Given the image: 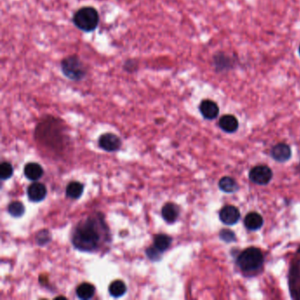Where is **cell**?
Wrapping results in <instances>:
<instances>
[{
	"mask_svg": "<svg viewBox=\"0 0 300 300\" xmlns=\"http://www.w3.org/2000/svg\"><path fill=\"white\" fill-rule=\"evenodd\" d=\"M108 237V228L103 217H89L77 225L72 242L79 251L94 252L101 248Z\"/></svg>",
	"mask_w": 300,
	"mask_h": 300,
	"instance_id": "obj_1",
	"label": "cell"
},
{
	"mask_svg": "<svg viewBox=\"0 0 300 300\" xmlns=\"http://www.w3.org/2000/svg\"><path fill=\"white\" fill-rule=\"evenodd\" d=\"M63 131V122L57 118L49 116L38 124L36 134V137L42 141V143L56 148L62 144L64 138Z\"/></svg>",
	"mask_w": 300,
	"mask_h": 300,
	"instance_id": "obj_2",
	"label": "cell"
},
{
	"mask_svg": "<svg viewBox=\"0 0 300 300\" xmlns=\"http://www.w3.org/2000/svg\"><path fill=\"white\" fill-rule=\"evenodd\" d=\"M72 20L78 29L88 33L97 28L100 22V15L94 7H81L74 13Z\"/></svg>",
	"mask_w": 300,
	"mask_h": 300,
	"instance_id": "obj_3",
	"label": "cell"
},
{
	"mask_svg": "<svg viewBox=\"0 0 300 300\" xmlns=\"http://www.w3.org/2000/svg\"><path fill=\"white\" fill-rule=\"evenodd\" d=\"M264 256L260 248L251 247L245 249L237 257L238 267L244 272H254L263 264Z\"/></svg>",
	"mask_w": 300,
	"mask_h": 300,
	"instance_id": "obj_4",
	"label": "cell"
},
{
	"mask_svg": "<svg viewBox=\"0 0 300 300\" xmlns=\"http://www.w3.org/2000/svg\"><path fill=\"white\" fill-rule=\"evenodd\" d=\"M61 70L63 74L66 76V78L73 81L82 80L87 73L85 64L76 55L67 56L66 58L63 59L61 62Z\"/></svg>",
	"mask_w": 300,
	"mask_h": 300,
	"instance_id": "obj_5",
	"label": "cell"
},
{
	"mask_svg": "<svg viewBox=\"0 0 300 300\" xmlns=\"http://www.w3.org/2000/svg\"><path fill=\"white\" fill-rule=\"evenodd\" d=\"M273 178V172L272 170L264 165H260L253 167L249 172V179L252 183L264 186L271 183Z\"/></svg>",
	"mask_w": 300,
	"mask_h": 300,
	"instance_id": "obj_6",
	"label": "cell"
},
{
	"mask_svg": "<svg viewBox=\"0 0 300 300\" xmlns=\"http://www.w3.org/2000/svg\"><path fill=\"white\" fill-rule=\"evenodd\" d=\"M237 64V57L230 56L225 52H219L213 56V66L216 72H227L234 68Z\"/></svg>",
	"mask_w": 300,
	"mask_h": 300,
	"instance_id": "obj_7",
	"label": "cell"
},
{
	"mask_svg": "<svg viewBox=\"0 0 300 300\" xmlns=\"http://www.w3.org/2000/svg\"><path fill=\"white\" fill-rule=\"evenodd\" d=\"M99 146L103 151L108 153H114L120 150L122 146L121 138L115 134H103L99 138Z\"/></svg>",
	"mask_w": 300,
	"mask_h": 300,
	"instance_id": "obj_8",
	"label": "cell"
},
{
	"mask_svg": "<svg viewBox=\"0 0 300 300\" xmlns=\"http://www.w3.org/2000/svg\"><path fill=\"white\" fill-rule=\"evenodd\" d=\"M241 219V212L237 207L226 205L219 212V219L226 225H236Z\"/></svg>",
	"mask_w": 300,
	"mask_h": 300,
	"instance_id": "obj_9",
	"label": "cell"
},
{
	"mask_svg": "<svg viewBox=\"0 0 300 300\" xmlns=\"http://www.w3.org/2000/svg\"><path fill=\"white\" fill-rule=\"evenodd\" d=\"M26 193H27V197L31 202H39L45 199L47 196V189L43 183L35 182L27 188Z\"/></svg>",
	"mask_w": 300,
	"mask_h": 300,
	"instance_id": "obj_10",
	"label": "cell"
},
{
	"mask_svg": "<svg viewBox=\"0 0 300 300\" xmlns=\"http://www.w3.org/2000/svg\"><path fill=\"white\" fill-rule=\"evenodd\" d=\"M271 155L276 161L284 163L291 158V149L287 144L279 143L272 147Z\"/></svg>",
	"mask_w": 300,
	"mask_h": 300,
	"instance_id": "obj_11",
	"label": "cell"
},
{
	"mask_svg": "<svg viewBox=\"0 0 300 300\" xmlns=\"http://www.w3.org/2000/svg\"><path fill=\"white\" fill-rule=\"evenodd\" d=\"M199 110L206 120H214L219 114V106L212 100H203L200 104Z\"/></svg>",
	"mask_w": 300,
	"mask_h": 300,
	"instance_id": "obj_12",
	"label": "cell"
},
{
	"mask_svg": "<svg viewBox=\"0 0 300 300\" xmlns=\"http://www.w3.org/2000/svg\"><path fill=\"white\" fill-rule=\"evenodd\" d=\"M161 215L166 222L173 224L179 219V207L173 202H167L162 207Z\"/></svg>",
	"mask_w": 300,
	"mask_h": 300,
	"instance_id": "obj_13",
	"label": "cell"
},
{
	"mask_svg": "<svg viewBox=\"0 0 300 300\" xmlns=\"http://www.w3.org/2000/svg\"><path fill=\"white\" fill-rule=\"evenodd\" d=\"M263 219L257 212H250L245 217V227L249 231H258L263 225Z\"/></svg>",
	"mask_w": 300,
	"mask_h": 300,
	"instance_id": "obj_14",
	"label": "cell"
},
{
	"mask_svg": "<svg viewBox=\"0 0 300 300\" xmlns=\"http://www.w3.org/2000/svg\"><path fill=\"white\" fill-rule=\"evenodd\" d=\"M219 127L227 133H234L238 130V121L232 114H225L219 120Z\"/></svg>",
	"mask_w": 300,
	"mask_h": 300,
	"instance_id": "obj_15",
	"label": "cell"
},
{
	"mask_svg": "<svg viewBox=\"0 0 300 300\" xmlns=\"http://www.w3.org/2000/svg\"><path fill=\"white\" fill-rule=\"evenodd\" d=\"M24 173L27 179L33 182H37L43 175V167L40 164L31 162L25 166Z\"/></svg>",
	"mask_w": 300,
	"mask_h": 300,
	"instance_id": "obj_16",
	"label": "cell"
},
{
	"mask_svg": "<svg viewBox=\"0 0 300 300\" xmlns=\"http://www.w3.org/2000/svg\"><path fill=\"white\" fill-rule=\"evenodd\" d=\"M76 294H77L78 298H80V299H91L92 297H94L95 296V287L93 284H89V283H83V284L78 285L77 290H76Z\"/></svg>",
	"mask_w": 300,
	"mask_h": 300,
	"instance_id": "obj_17",
	"label": "cell"
},
{
	"mask_svg": "<svg viewBox=\"0 0 300 300\" xmlns=\"http://www.w3.org/2000/svg\"><path fill=\"white\" fill-rule=\"evenodd\" d=\"M219 189L225 193H235L238 190V184L232 177L225 176L220 179Z\"/></svg>",
	"mask_w": 300,
	"mask_h": 300,
	"instance_id": "obj_18",
	"label": "cell"
},
{
	"mask_svg": "<svg viewBox=\"0 0 300 300\" xmlns=\"http://www.w3.org/2000/svg\"><path fill=\"white\" fill-rule=\"evenodd\" d=\"M172 242L173 238L170 237L169 235L161 233L154 236V245L158 249H160V251H167L172 244Z\"/></svg>",
	"mask_w": 300,
	"mask_h": 300,
	"instance_id": "obj_19",
	"label": "cell"
},
{
	"mask_svg": "<svg viewBox=\"0 0 300 300\" xmlns=\"http://www.w3.org/2000/svg\"><path fill=\"white\" fill-rule=\"evenodd\" d=\"M84 192V185L78 182H72L66 188V195L69 198L78 199Z\"/></svg>",
	"mask_w": 300,
	"mask_h": 300,
	"instance_id": "obj_20",
	"label": "cell"
},
{
	"mask_svg": "<svg viewBox=\"0 0 300 300\" xmlns=\"http://www.w3.org/2000/svg\"><path fill=\"white\" fill-rule=\"evenodd\" d=\"M109 293L114 297H121L126 293L127 287L124 281L115 280L112 282L108 287Z\"/></svg>",
	"mask_w": 300,
	"mask_h": 300,
	"instance_id": "obj_21",
	"label": "cell"
},
{
	"mask_svg": "<svg viewBox=\"0 0 300 300\" xmlns=\"http://www.w3.org/2000/svg\"><path fill=\"white\" fill-rule=\"evenodd\" d=\"M7 212L13 218H20L25 213V206L19 201L12 202L7 207Z\"/></svg>",
	"mask_w": 300,
	"mask_h": 300,
	"instance_id": "obj_22",
	"label": "cell"
},
{
	"mask_svg": "<svg viewBox=\"0 0 300 300\" xmlns=\"http://www.w3.org/2000/svg\"><path fill=\"white\" fill-rule=\"evenodd\" d=\"M163 253L164 252L160 251L154 245L153 247L147 248L145 251L147 257L152 261H160L162 259Z\"/></svg>",
	"mask_w": 300,
	"mask_h": 300,
	"instance_id": "obj_23",
	"label": "cell"
},
{
	"mask_svg": "<svg viewBox=\"0 0 300 300\" xmlns=\"http://www.w3.org/2000/svg\"><path fill=\"white\" fill-rule=\"evenodd\" d=\"M13 166L9 162H3L0 165V178L3 181L10 179L13 176Z\"/></svg>",
	"mask_w": 300,
	"mask_h": 300,
	"instance_id": "obj_24",
	"label": "cell"
},
{
	"mask_svg": "<svg viewBox=\"0 0 300 300\" xmlns=\"http://www.w3.org/2000/svg\"><path fill=\"white\" fill-rule=\"evenodd\" d=\"M36 242L38 243L40 246H44L47 245V243H49L51 239L50 237V232L48 230H43L41 232H38L36 235Z\"/></svg>",
	"mask_w": 300,
	"mask_h": 300,
	"instance_id": "obj_25",
	"label": "cell"
},
{
	"mask_svg": "<svg viewBox=\"0 0 300 300\" xmlns=\"http://www.w3.org/2000/svg\"><path fill=\"white\" fill-rule=\"evenodd\" d=\"M219 236H220V238L222 241L227 242V243L236 241V236H235L234 232L230 231L228 229H223L222 231L219 233Z\"/></svg>",
	"mask_w": 300,
	"mask_h": 300,
	"instance_id": "obj_26",
	"label": "cell"
},
{
	"mask_svg": "<svg viewBox=\"0 0 300 300\" xmlns=\"http://www.w3.org/2000/svg\"><path fill=\"white\" fill-rule=\"evenodd\" d=\"M137 63L133 59H129L126 62L124 63V69L125 72H135L137 70Z\"/></svg>",
	"mask_w": 300,
	"mask_h": 300,
	"instance_id": "obj_27",
	"label": "cell"
},
{
	"mask_svg": "<svg viewBox=\"0 0 300 300\" xmlns=\"http://www.w3.org/2000/svg\"><path fill=\"white\" fill-rule=\"evenodd\" d=\"M298 52H299V55H300V45H299V48H298Z\"/></svg>",
	"mask_w": 300,
	"mask_h": 300,
	"instance_id": "obj_28",
	"label": "cell"
},
{
	"mask_svg": "<svg viewBox=\"0 0 300 300\" xmlns=\"http://www.w3.org/2000/svg\"><path fill=\"white\" fill-rule=\"evenodd\" d=\"M299 168H300V167H299Z\"/></svg>",
	"mask_w": 300,
	"mask_h": 300,
	"instance_id": "obj_29",
	"label": "cell"
}]
</instances>
